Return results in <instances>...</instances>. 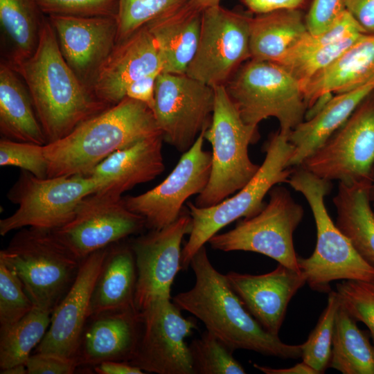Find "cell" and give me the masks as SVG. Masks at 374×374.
Here are the masks:
<instances>
[{"mask_svg":"<svg viewBox=\"0 0 374 374\" xmlns=\"http://www.w3.org/2000/svg\"><path fill=\"white\" fill-rule=\"evenodd\" d=\"M10 65L26 85L47 143L64 138L111 107L98 100L68 65L48 18L34 53Z\"/></svg>","mask_w":374,"mask_h":374,"instance_id":"obj_1","label":"cell"},{"mask_svg":"<svg viewBox=\"0 0 374 374\" xmlns=\"http://www.w3.org/2000/svg\"><path fill=\"white\" fill-rule=\"evenodd\" d=\"M190 266L195 276L194 286L172 299L180 310L200 320L233 351L244 349L282 359L301 357V344L283 342L249 313L226 275L213 266L204 246L195 253Z\"/></svg>","mask_w":374,"mask_h":374,"instance_id":"obj_2","label":"cell"},{"mask_svg":"<svg viewBox=\"0 0 374 374\" xmlns=\"http://www.w3.org/2000/svg\"><path fill=\"white\" fill-rule=\"evenodd\" d=\"M159 134L152 109L126 96L64 138L44 145L48 177L89 175L114 152Z\"/></svg>","mask_w":374,"mask_h":374,"instance_id":"obj_3","label":"cell"},{"mask_svg":"<svg viewBox=\"0 0 374 374\" xmlns=\"http://www.w3.org/2000/svg\"><path fill=\"white\" fill-rule=\"evenodd\" d=\"M300 192L311 208L317 228V244L308 258L299 257L301 271L313 290L329 293L337 280L374 281V266L355 249L331 220L324 197L332 188L331 181L319 177L301 166L292 169L287 182Z\"/></svg>","mask_w":374,"mask_h":374,"instance_id":"obj_4","label":"cell"},{"mask_svg":"<svg viewBox=\"0 0 374 374\" xmlns=\"http://www.w3.org/2000/svg\"><path fill=\"white\" fill-rule=\"evenodd\" d=\"M35 307L53 312L74 282L82 260L52 230L24 227L0 251Z\"/></svg>","mask_w":374,"mask_h":374,"instance_id":"obj_5","label":"cell"},{"mask_svg":"<svg viewBox=\"0 0 374 374\" xmlns=\"http://www.w3.org/2000/svg\"><path fill=\"white\" fill-rule=\"evenodd\" d=\"M289 135L278 130L271 136L265 148V159L256 174L235 195L206 208L188 203L192 225L182 249L181 269H188L195 253L219 231L240 218L257 215L265 207L263 199L270 190L288 182L292 172L288 162L294 150Z\"/></svg>","mask_w":374,"mask_h":374,"instance_id":"obj_6","label":"cell"},{"mask_svg":"<svg viewBox=\"0 0 374 374\" xmlns=\"http://www.w3.org/2000/svg\"><path fill=\"white\" fill-rule=\"evenodd\" d=\"M214 89V107L204 139L212 147L209 180L195 205H215L242 188L260 166L251 161L248 148L259 139L258 128L247 125L229 98L224 86Z\"/></svg>","mask_w":374,"mask_h":374,"instance_id":"obj_7","label":"cell"},{"mask_svg":"<svg viewBox=\"0 0 374 374\" xmlns=\"http://www.w3.org/2000/svg\"><path fill=\"white\" fill-rule=\"evenodd\" d=\"M224 87L247 125L258 127L262 120L274 117L279 130L290 134L304 121L307 105L301 85L276 62L249 59Z\"/></svg>","mask_w":374,"mask_h":374,"instance_id":"obj_8","label":"cell"},{"mask_svg":"<svg viewBox=\"0 0 374 374\" xmlns=\"http://www.w3.org/2000/svg\"><path fill=\"white\" fill-rule=\"evenodd\" d=\"M100 187V181L90 175L42 179L21 170L7 195L18 207L0 220V234L24 227L57 229L73 217L82 199Z\"/></svg>","mask_w":374,"mask_h":374,"instance_id":"obj_9","label":"cell"},{"mask_svg":"<svg viewBox=\"0 0 374 374\" xmlns=\"http://www.w3.org/2000/svg\"><path fill=\"white\" fill-rule=\"evenodd\" d=\"M269 195V200L260 213L244 218L227 232L214 235L208 242L215 250L256 252L301 271L293 234L303 219V208L285 187L276 185Z\"/></svg>","mask_w":374,"mask_h":374,"instance_id":"obj_10","label":"cell"},{"mask_svg":"<svg viewBox=\"0 0 374 374\" xmlns=\"http://www.w3.org/2000/svg\"><path fill=\"white\" fill-rule=\"evenodd\" d=\"M300 166L319 177L347 185L371 181L374 166V91Z\"/></svg>","mask_w":374,"mask_h":374,"instance_id":"obj_11","label":"cell"},{"mask_svg":"<svg viewBox=\"0 0 374 374\" xmlns=\"http://www.w3.org/2000/svg\"><path fill=\"white\" fill-rule=\"evenodd\" d=\"M251 19L220 5L204 8L198 46L186 74L212 87L224 86L251 59Z\"/></svg>","mask_w":374,"mask_h":374,"instance_id":"obj_12","label":"cell"},{"mask_svg":"<svg viewBox=\"0 0 374 374\" xmlns=\"http://www.w3.org/2000/svg\"><path fill=\"white\" fill-rule=\"evenodd\" d=\"M213 87L185 74L160 72L152 109L163 141L184 153L211 124Z\"/></svg>","mask_w":374,"mask_h":374,"instance_id":"obj_13","label":"cell"},{"mask_svg":"<svg viewBox=\"0 0 374 374\" xmlns=\"http://www.w3.org/2000/svg\"><path fill=\"white\" fill-rule=\"evenodd\" d=\"M171 299H157L140 312L139 339L129 363L144 373L193 374L185 339L197 329L196 321L185 318Z\"/></svg>","mask_w":374,"mask_h":374,"instance_id":"obj_14","label":"cell"},{"mask_svg":"<svg viewBox=\"0 0 374 374\" xmlns=\"http://www.w3.org/2000/svg\"><path fill=\"white\" fill-rule=\"evenodd\" d=\"M204 132L182 153L176 166L159 185L144 193L123 197L126 207L145 220L150 230L162 229L181 214L188 198L206 186L212 163L211 152L204 150Z\"/></svg>","mask_w":374,"mask_h":374,"instance_id":"obj_15","label":"cell"},{"mask_svg":"<svg viewBox=\"0 0 374 374\" xmlns=\"http://www.w3.org/2000/svg\"><path fill=\"white\" fill-rule=\"evenodd\" d=\"M144 227L143 217L130 211L123 197L95 193L82 199L68 223L52 231L82 260L136 234Z\"/></svg>","mask_w":374,"mask_h":374,"instance_id":"obj_16","label":"cell"},{"mask_svg":"<svg viewBox=\"0 0 374 374\" xmlns=\"http://www.w3.org/2000/svg\"><path fill=\"white\" fill-rule=\"evenodd\" d=\"M189 212L170 224L133 239L137 272L135 305L141 312L154 301L171 298V286L181 269L182 240L191 230Z\"/></svg>","mask_w":374,"mask_h":374,"instance_id":"obj_17","label":"cell"},{"mask_svg":"<svg viewBox=\"0 0 374 374\" xmlns=\"http://www.w3.org/2000/svg\"><path fill=\"white\" fill-rule=\"evenodd\" d=\"M48 19L65 61L91 90L97 71L117 44L116 17L55 15Z\"/></svg>","mask_w":374,"mask_h":374,"instance_id":"obj_18","label":"cell"},{"mask_svg":"<svg viewBox=\"0 0 374 374\" xmlns=\"http://www.w3.org/2000/svg\"><path fill=\"white\" fill-rule=\"evenodd\" d=\"M108 248L96 251L82 260L77 276L53 311L49 327L35 353L74 358L89 318L91 294Z\"/></svg>","mask_w":374,"mask_h":374,"instance_id":"obj_19","label":"cell"},{"mask_svg":"<svg viewBox=\"0 0 374 374\" xmlns=\"http://www.w3.org/2000/svg\"><path fill=\"white\" fill-rule=\"evenodd\" d=\"M161 72L157 44L145 26L116 44L91 84L95 96L112 106L125 96L127 87L141 78Z\"/></svg>","mask_w":374,"mask_h":374,"instance_id":"obj_20","label":"cell"},{"mask_svg":"<svg viewBox=\"0 0 374 374\" xmlns=\"http://www.w3.org/2000/svg\"><path fill=\"white\" fill-rule=\"evenodd\" d=\"M226 276L249 313L266 331L274 335H278L290 300L306 283V277L302 271L280 264L264 274L231 271Z\"/></svg>","mask_w":374,"mask_h":374,"instance_id":"obj_21","label":"cell"},{"mask_svg":"<svg viewBox=\"0 0 374 374\" xmlns=\"http://www.w3.org/2000/svg\"><path fill=\"white\" fill-rule=\"evenodd\" d=\"M140 312L112 311L89 318L74 356L77 367L106 361L129 362L139 339Z\"/></svg>","mask_w":374,"mask_h":374,"instance_id":"obj_22","label":"cell"},{"mask_svg":"<svg viewBox=\"0 0 374 374\" xmlns=\"http://www.w3.org/2000/svg\"><path fill=\"white\" fill-rule=\"evenodd\" d=\"M163 141L161 134L144 138L101 161L90 174L100 181L96 193L122 197L125 191L161 175L165 169Z\"/></svg>","mask_w":374,"mask_h":374,"instance_id":"obj_23","label":"cell"},{"mask_svg":"<svg viewBox=\"0 0 374 374\" xmlns=\"http://www.w3.org/2000/svg\"><path fill=\"white\" fill-rule=\"evenodd\" d=\"M204 8L193 0L148 22L161 63V72L185 74L199 44Z\"/></svg>","mask_w":374,"mask_h":374,"instance_id":"obj_24","label":"cell"},{"mask_svg":"<svg viewBox=\"0 0 374 374\" xmlns=\"http://www.w3.org/2000/svg\"><path fill=\"white\" fill-rule=\"evenodd\" d=\"M136 279L135 258L130 244L121 241L110 245L94 284L89 318L107 312L137 310Z\"/></svg>","mask_w":374,"mask_h":374,"instance_id":"obj_25","label":"cell"},{"mask_svg":"<svg viewBox=\"0 0 374 374\" xmlns=\"http://www.w3.org/2000/svg\"><path fill=\"white\" fill-rule=\"evenodd\" d=\"M371 82H374V34L367 33L301 87L308 109L326 93H344Z\"/></svg>","mask_w":374,"mask_h":374,"instance_id":"obj_26","label":"cell"},{"mask_svg":"<svg viewBox=\"0 0 374 374\" xmlns=\"http://www.w3.org/2000/svg\"><path fill=\"white\" fill-rule=\"evenodd\" d=\"M374 91V82L337 93L314 116L304 120L290 134L294 147L288 167L300 166L320 148L350 116L358 105Z\"/></svg>","mask_w":374,"mask_h":374,"instance_id":"obj_27","label":"cell"},{"mask_svg":"<svg viewBox=\"0 0 374 374\" xmlns=\"http://www.w3.org/2000/svg\"><path fill=\"white\" fill-rule=\"evenodd\" d=\"M0 132L12 141L47 143L29 91L7 62L0 64Z\"/></svg>","mask_w":374,"mask_h":374,"instance_id":"obj_28","label":"cell"},{"mask_svg":"<svg viewBox=\"0 0 374 374\" xmlns=\"http://www.w3.org/2000/svg\"><path fill=\"white\" fill-rule=\"evenodd\" d=\"M307 33L299 9L257 15L250 23L251 59L277 62Z\"/></svg>","mask_w":374,"mask_h":374,"instance_id":"obj_29","label":"cell"},{"mask_svg":"<svg viewBox=\"0 0 374 374\" xmlns=\"http://www.w3.org/2000/svg\"><path fill=\"white\" fill-rule=\"evenodd\" d=\"M370 181L347 185L339 182L333 198L336 225L357 252L374 266V212L371 208Z\"/></svg>","mask_w":374,"mask_h":374,"instance_id":"obj_30","label":"cell"},{"mask_svg":"<svg viewBox=\"0 0 374 374\" xmlns=\"http://www.w3.org/2000/svg\"><path fill=\"white\" fill-rule=\"evenodd\" d=\"M328 367L343 374H374V344L341 303L335 317Z\"/></svg>","mask_w":374,"mask_h":374,"instance_id":"obj_31","label":"cell"},{"mask_svg":"<svg viewBox=\"0 0 374 374\" xmlns=\"http://www.w3.org/2000/svg\"><path fill=\"white\" fill-rule=\"evenodd\" d=\"M35 0H0V22L10 46L8 63L30 57L37 48L45 17Z\"/></svg>","mask_w":374,"mask_h":374,"instance_id":"obj_32","label":"cell"},{"mask_svg":"<svg viewBox=\"0 0 374 374\" xmlns=\"http://www.w3.org/2000/svg\"><path fill=\"white\" fill-rule=\"evenodd\" d=\"M52 312L37 307L16 323L0 328L1 370L25 364L32 350L44 338Z\"/></svg>","mask_w":374,"mask_h":374,"instance_id":"obj_33","label":"cell"},{"mask_svg":"<svg viewBox=\"0 0 374 374\" xmlns=\"http://www.w3.org/2000/svg\"><path fill=\"white\" fill-rule=\"evenodd\" d=\"M193 374H244L245 369L232 350L206 330L188 345Z\"/></svg>","mask_w":374,"mask_h":374,"instance_id":"obj_34","label":"cell"},{"mask_svg":"<svg viewBox=\"0 0 374 374\" xmlns=\"http://www.w3.org/2000/svg\"><path fill=\"white\" fill-rule=\"evenodd\" d=\"M364 34L357 35L328 46L301 51H288L276 63L283 66L301 86L328 68Z\"/></svg>","mask_w":374,"mask_h":374,"instance_id":"obj_35","label":"cell"},{"mask_svg":"<svg viewBox=\"0 0 374 374\" xmlns=\"http://www.w3.org/2000/svg\"><path fill=\"white\" fill-rule=\"evenodd\" d=\"M340 305L336 291L328 293L326 307L308 339L301 344L302 361L318 374L329 366L331 356L335 317Z\"/></svg>","mask_w":374,"mask_h":374,"instance_id":"obj_36","label":"cell"},{"mask_svg":"<svg viewBox=\"0 0 374 374\" xmlns=\"http://www.w3.org/2000/svg\"><path fill=\"white\" fill-rule=\"evenodd\" d=\"M189 0H118L117 43L158 16Z\"/></svg>","mask_w":374,"mask_h":374,"instance_id":"obj_37","label":"cell"},{"mask_svg":"<svg viewBox=\"0 0 374 374\" xmlns=\"http://www.w3.org/2000/svg\"><path fill=\"white\" fill-rule=\"evenodd\" d=\"M34 307L17 275L0 261V328L16 323Z\"/></svg>","mask_w":374,"mask_h":374,"instance_id":"obj_38","label":"cell"},{"mask_svg":"<svg viewBox=\"0 0 374 374\" xmlns=\"http://www.w3.org/2000/svg\"><path fill=\"white\" fill-rule=\"evenodd\" d=\"M340 303L368 328L374 343V281L343 280L336 285Z\"/></svg>","mask_w":374,"mask_h":374,"instance_id":"obj_39","label":"cell"},{"mask_svg":"<svg viewBox=\"0 0 374 374\" xmlns=\"http://www.w3.org/2000/svg\"><path fill=\"white\" fill-rule=\"evenodd\" d=\"M0 166L18 167L37 177L48 178V164L44 155V145L2 138L0 140Z\"/></svg>","mask_w":374,"mask_h":374,"instance_id":"obj_40","label":"cell"},{"mask_svg":"<svg viewBox=\"0 0 374 374\" xmlns=\"http://www.w3.org/2000/svg\"><path fill=\"white\" fill-rule=\"evenodd\" d=\"M41 11L50 15L116 17L118 0H35Z\"/></svg>","mask_w":374,"mask_h":374,"instance_id":"obj_41","label":"cell"},{"mask_svg":"<svg viewBox=\"0 0 374 374\" xmlns=\"http://www.w3.org/2000/svg\"><path fill=\"white\" fill-rule=\"evenodd\" d=\"M367 32L351 14L346 10L334 24L322 33L311 35L308 32L289 51H301L319 48Z\"/></svg>","mask_w":374,"mask_h":374,"instance_id":"obj_42","label":"cell"},{"mask_svg":"<svg viewBox=\"0 0 374 374\" xmlns=\"http://www.w3.org/2000/svg\"><path fill=\"white\" fill-rule=\"evenodd\" d=\"M346 10L345 0H313L305 16L308 32L311 35L322 33Z\"/></svg>","mask_w":374,"mask_h":374,"instance_id":"obj_43","label":"cell"},{"mask_svg":"<svg viewBox=\"0 0 374 374\" xmlns=\"http://www.w3.org/2000/svg\"><path fill=\"white\" fill-rule=\"evenodd\" d=\"M28 374H72L78 368L73 358L35 353L25 364Z\"/></svg>","mask_w":374,"mask_h":374,"instance_id":"obj_44","label":"cell"},{"mask_svg":"<svg viewBox=\"0 0 374 374\" xmlns=\"http://www.w3.org/2000/svg\"><path fill=\"white\" fill-rule=\"evenodd\" d=\"M159 73L160 72H157L145 75L131 83L126 89V96L145 103L152 111L155 83Z\"/></svg>","mask_w":374,"mask_h":374,"instance_id":"obj_45","label":"cell"},{"mask_svg":"<svg viewBox=\"0 0 374 374\" xmlns=\"http://www.w3.org/2000/svg\"><path fill=\"white\" fill-rule=\"evenodd\" d=\"M346 8L369 34H374V0H345Z\"/></svg>","mask_w":374,"mask_h":374,"instance_id":"obj_46","label":"cell"},{"mask_svg":"<svg viewBox=\"0 0 374 374\" xmlns=\"http://www.w3.org/2000/svg\"><path fill=\"white\" fill-rule=\"evenodd\" d=\"M248 9L256 15L280 10L299 9L305 0H242Z\"/></svg>","mask_w":374,"mask_h":374,"instance_id":"obj_47","label":"cell"},{"mask_svg":"<svg viewBox=\"0 0 374 374\" xmlns=\"http://www.w3.org/2000/svg\"><path fill=\"white\" fill-rule=\"evenodd\" d=\"M98 374H143L140 368L129 362L118 361L103 362L93 367Z\"/></svg>","mask_w":374,"mask_h":374,"instance_id":"obj_48","label":"cell"},{"mask_svg":"<svg viewBox=\"0 0 374 374\" xmlns=\"http://www.w3.org/2000/svg\"><path fill=\"white\" fill-rule=\"evenodd\" d=\"M253 367L266 374H318L310 366L301 362L286 368H274L253 364Z\"/></svg>","mask_w":374,"mask_h":374,"instance_id":"obj_49","label":"cell"},{"mask_svg":"<svg viewBox=\"0 0 374 374\" xmlns=\"http://www.w3.org/2000/svg\"><path fill=\"white\" fill-rule=\"evenodd\" d=\"M1 374H28L25 364H18L10 368L1 370Z\"/></svg>","mask_w":374,"mask_h":374,"instance_id":"obj_50","label":"cell"},{"mask_svg":"<svg viewBox=\"0 0 374 374\" xmlns=\"http://www.w3.org/2000/svg\"><path fill=\"white\" fill-rule=\"evenodd\" d=\"M204 9L208 7L216 6L220 5V0H193Z\"/></svg>","mask_w":374,"mask_h":374,"instance_id":"obj_51","label":"cell"},{"mask_svg":"<svg viewBox=\"0 0 374 374\" xmlns=\"http://www.w3.org/2000/svg\"><path fill=\"white\" fill-rule=\"evenodd\" d=\"M371 186L369 190L370 201L374 207V166L371 172Z\"/></svg>","mask_w":374,"mask_h":374,"instance_id":"obj_52","label":"cell"}]
</instances>
